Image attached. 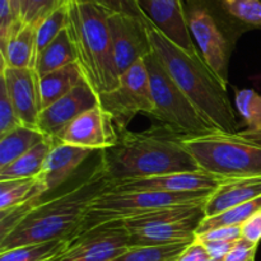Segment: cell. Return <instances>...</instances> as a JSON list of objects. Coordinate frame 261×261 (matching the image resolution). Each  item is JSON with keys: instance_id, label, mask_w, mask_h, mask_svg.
I'll return each mask as SVG.
<instances>
[{"instance_id": "31", "label": "cell", "mask_w": 261, "mask_h": 261, "mask_svg": "<svg viewBox=\"0 0 261 261\" xmlns=\"http://www.w3.org/2000/svg\"><path fill=\"white\" fill-rule=\"evenodd\" d=\"M234 105L237 112L244 120L249 132L261 130V94L255 89H237L234 96Z\"/></svg>"}, {"instance_id": "45", "label": "cell", "mask_w": 261, "mask_h": 261, "mask_svg": "<svg viewBox=\"0 0 261 261\" xmlns=\"http://www.w3.org/2000/svg\"><path fill=\"white\" fill-rule=\"evenodd\" d=\"M208 261H217V260H213V259H211V260H208Z\"/></svg>"}, {"instance_id": "40", "label": "cell", "mask_w": 261, "mask_h": 261, "mask_svg": "<svg viewBox=\"0 0 261 261\" xmlns=\"http://www.w3.org/2000/svg\"><path fill=\"white\" fill-rule=\"evenodd\" d=\"M200 242V241H199ZM208 250V254L211 259L217 261H223L224 257L229 254L232 247L236 242H226V241H212V242H201Z\"/></svg>"}, {"instance_id": "33", "label": "cell", "mask_w": 261, "mask_h": 261, "mask_svg": "<svg viewBox=\"0 0 261 261\" xmlns=\"http://www.w3.org/2000/svg\"><path fill=\"white\" fill-rule=\"evenodd\" d=\"M22 125L13 102L8 94L4 81L0 78V135L7 134L10 130Z\"/></svg>"}, {"instance_id": "1", "label": "cell", "mask_w": 261, "mask_h": 261, "mask_svg": "<svg viewBox=\"0 0 261 261\" xmlns=\"http://www.w3.org/2000/svg\"><path fill=\"white\" fill-rule=\"evenodd\" d=\"M98 162L110 184L201 171L182 137L160 124L144 132L120 133L114 147L101 150Z\"/></svg>"}, {"instance_id": "6", "label": "cell", "mask_w": 261, "mask_h": 261, "mask_svg": "<svg viewBox=\"0 0 261 261\" xmlns=\"http://www.w3.org/2000/svg\"><path fill=\"white\" fill-rule=\"evenodd\" d=\"M182 4L199 53L214 75L228 87L229 60L241 35L212 0H182Z\"/></svg>"}, {"instance_id": "28", "label": "cell", "mask_w": 261, "mask_h": 261, "mask_svg": "<svg viewBox=\"0 0 261 261\" xmlns=\"http://www.w3.org/2000/svg\"><path fill=\"white\" fill-rule=\"evenodd\" d=\"M257 212H261V196L251 201L241 204V205L234 206V208L223 212L218 216L205 218L201 222L196 234L203 233V232L209 231V229L218 228V227L241 226L245 221H247L250 217L256 214Z\"/></svg>"}, {"instance_id": "18", "label": "cell", "mask_w": 261, "mask_h": 261, "mask_svg": "<svg viewBox=\"0 0 261 261\" xmlns=\"http://www.w3.org/2000/svg\"><path fill=\"white\" fill-rule=\"evenodd\" d=\"M94 150L55 142L38 177L46 191H54L65 184Z\"/></svg>"}, {"instance_id": "43", "label": "cell", "mask_w": 261, "mask_h": 261, "mask_svg": "<svg viewBox=\"0 0 261 261\" xmlns=\"http://www.w3.org/2000/svg\"><path fill=\"white\" fill-rule=\"evenodd\" d=\"M60 2H61V3H68L69 0H60Z\"/></svg>"}, {"instance_id": "29", "label": "cell", "mask_w": 261, "mask_h": 261, "mask_svg": "<svg viewBox=\"0 0 261 261\" xmlns=\"http://www.w3.org/2000/svg\"><path fill=\"white\" fill-rule=\"evenodd\" d=\"M68 4L69 2L59 5L53 13H50L37 24V32H36V56L37 58L68 27Z\"/></svg>"}, {"instance_id": "42", "label": "cell", "mask_w": 261, "mask_h": 261, "mask_svg": "<svg viewBox=\"0 0 261 261\" xmlns=\"http://www.w3.org/2000/svg\"><path fill=\"white\" fill-rule=\"evenodd\" d=\"M20 2L22 0H9V4L12 7L13 13L17 17V19L20 20Z\"/></svg>"}, {"instance_id": "2", "label": "cell", "mask_w": 261, "mask_h": 261, "mask_svg": "<svg viewBox=\"0 0 261 261\" xmlns=\"http://www.w3.org/2000/svg\"><path fill=\"white\" fill-rule=\"evenodd\" d=\"M110 180L101 163L70 190L36 204L3 239L0 252L54 240H73L81 233L92 201L107 190Z\"/></svg>"}, {"instance_id": "34", "label": "cell", "mask_w": 261, "mask_h": 261, "mask_svg": "<svg viewBox=\"0 0 261 261\" xmlns=\"http://www.w3.org/2000/svg\"><path fill=\"white\" fill-rule=\"evenodd\" d=\"M87 2L99 5L111 14L132 15V17L140 18V19L149 20L140 8L138 0H87Z\"/></svg>"}, {"instance_id": "16", "label": "cell", "mask_w": 261, "mask_h": 261, "mask_svg": "<svg viewBox=\"0 0 261 261\" xmlns=\"http://www.w3.org/2000/svg\"><path fill=\"white\" fill-rule=\"evenodd\" d=\"M221 178L209 175L204 171L171 175L153 176V177L135 178L110 184L106 191L114 193H135V191H158V193H195V191H213L221 182Z\"/></svg>"}, {"instance_id": "27", "label": "cell", "mask_w": 261, "mask_h": 261, "mask_svg": "<svg viewBox=\"0 0 261 261\" xmlns=\"http://www.w3.org/2000/svg\"><path fill=\"white\" fill-rule=\"evenodd\" d=\"M71 240H54L24 245L0 252V261H54L68 250Z\"/></svg>"}, {"instance_id": "7", "label": "cell", "mask_w": 261, "mask_h": 261, "mask_svg": "<svg viewBox=\"0 0 261 261\" xmlns=\"http://www.w3.org/2000/svg\"><path fill=\"white\" fill-rule=\"evenodd\" d=\"M204 201L178 204L122 219L129 247L163 246L191 242L205 219Z\"/></svg>"}, {"instance_id": "24", "label": "cell", "mask_w": 261, "mask_h": 261, "mask_svg": "<svg viewBox=\"0 0 261 261\" xmlns=\"http://www.w3.org/2000/svg\"><path fill=\"white\" fill-rule=\"evenodd\" d=\"M54 144L55 140L46 138L40 144L17 158L14 162L0 168V181L37 177L42 171L46 158L53 149Z\"/></svg>"}, {"instance_id": "26", "label": "cell", "mask_w": 261, "mask_h": 261, "mask_svg": "<svg viewBox=\"0 0 261 261\" xmlns=\"http://www.w3.org/2000/svg\"><path fill=\"white\" fill-rule=\"evenodd\" d=\"M76 56L68 28L63 31L37 58L35 71L38 78L75 63Z\"/></svg>"}, {"instance_id": "13", "label": "cell", "mask_w": 261, "mask_h": 261, "mask_svg": "<svg viewBox=\"0 0 261 261\" xmlns=\"http://www.w3.org/2000/svg\"><path fill=\"white\" fill-rule=\"evenodd\" d=\"M117 140L119 132L114 119L101 105H97L74 119L56 137L55 142L101 152L114 147Z\"/></svg>"}, {"instance_id": "12", "label": "cell", "mask_w": 261, "mask_h": 261, "mask_svg": "<svg viewBox=\"0 0 261 261\" xmlns=\"http://www.w3.org/2000/svg\"><path fill=\"white\" fill-rule=\"evenodd\" d=\"M112 54L117 73L121 76L135 63L152 54L148 25L150 20L124 14H110Z\"/></svg>"}, {"instance_id": "32", "label": "cell", "mask_w": 261, "mask_h": 261, "mask_svg": "<svg viewBox=\"0 0 261 261\" xmlns=\"http://www.w3.org/2000/svg\"><path fill=\"white\" fill-rule=\"evenodd\" d=\"M63 3L60 0H22L20 20L24 24L37 25L43 18L53 13Z\"/></svg>"}, {"instance_id": "41", "label": "cell", "mask_w": 261, "mask_h": 261, "mask_svg": "<svg viewBox=\"0 0 261 261\" xmlns=\"http://www.w3.org/2000/svg\"><path fill=\"white\" fill-rule=\"evenodd\" d=\"M239 134L241 135V137L246 138V139L261 145V130L260 132H249V130H244V132H240Z\"/></svg>"}, {"instance_id": "17", "label": "cell", "mask_w": 261, "mask_h": 261, "mask_svg": "<svg viewBox=\"0 0 261 261\" xmlns=\"http://www.w3.org/2000/svg\"><path fill=\"white\" fill-rule=\"evenodd\" d=\"M0 78L4 81L20 122L27 126L38 127L41 103L36 71L33 69L9 68L2 63Z\"/></svg>"}, {"instance_id": "36", "label": "cell", "mask_w": 261, "mask_h": 261, "mask_svg": "<svg viewBox=\"0 0 261 261\" xmlns=\"http://www.w3.org/2000/svg\"><path fill=\"white\" fill-rule=\"evenodd\" d=\"M242 239L241 226H231V227H218V228L209 229L195 236V240L200 242H212V241H226V242H236Z\"/></svg>"}, {"instance_id": "38", "label": "cell", "mask_w": 261, "mask_h": 261, "mask_svg": "<svg viewBox=\"0 0 261 261\" xmlns=\"http://www.w3.org/2000/svg\"><path fill=\"white\" fill-rule=\"evenodd\" d=\"M242 239L259 245L261 241V212H257L241 224Z\"/></svg>"}, {"instance_id": "14", "label": "cell", "mask_w": 261, "mask_h": 261, "mask_svg": "<svg viewBox=\"0 0 261 261\" xmlns=\"http://www.w3.org/2000/svg\"><path fill=\"white\" fill-rule=\"evenodd\" d=\"M153 25L191 58H203L186 22L182 0H138Z\"/></svg>"}, {"instance_id": "3", "label": "cell", "mask_w": 261, "mask_h": 261, "mask_svg": "<svg viewBox=\"0 0 261 261\" xmlns=\"http://www.w3.org/2000/svg\"><path fill=\"white\" fill-rule=\"evenodd\" d=\"M152 51L199 114L218 132L237 134L241 122L227 94V87L214 75L203 58L173 45L154 25H148Z\"/></svg>"}, {"instance_id": "8", "label": "cell", "mask_w": 261, "mask_h": 261, "mask_svg": "<svg viewBox=\"0 0 261 261\" xmlns=\"http://www.w3.org/2000/svg\"><path fill=\"white\" fill-rule=\"evenodd\" d=\"M144 61L149 73L153 98V110L149 117L182 138L218 132L199 114L198 110L161 65L153 51Z\"/></svg>"}, {"instance_id": "25", "label": "cell", "mask_w": 261, "mask_h": 261, "mask_svg": "<svg viewBox=\"0 0 261 261\" xmlns=\"http://www.w3.org/2000/svg\"><path fill=\"white\" fill-rule=\"evenodd\" d=\"M45 194L47 191L38 176L0 181V211L15 208L30 201L42 200Z\"/></svg>"}, {"instance_id": "5", "label": "cell", "mask_w": 261, "mask_h": 261, "mask_svg": "<svg viewBox=\"0 0 261 261\" xmlns=\"http://www.w3.org/2000/svg\"><path fill=\"white\" fill-rule=\"evenodd\" d=\"M201 171L221 180L261 177V145L229 133L182 138Z\"/></svg>"}, {"instance_id": "19", "label": "cell", "mask_w": 261, "mask_h": 261, "mask_svg": "<svg viewBox=\"0 0 261 261\" xmlns=\"http://www.w3.org/2000/svg\"><path fill=\"white\" fill-rule=\"evenodd\" d=\"M261 196V177L222 180L204 203L205 218Z\"/></svg>"}, {"instance_id": "39", "label": "cell", "mask_w": 261, "mask_h": 261, "mask_svg": "<svg viewBox=\"0 0 261 261\" xmlns=\"http://www.w3.org/2000/svg\"><path fill=\"white\" fill-rule=\"evenodd\" d=\"M211 256L208 254V250L204 246V244L199 242L198 240H194L185 251L181 254L177 261H208Z\"/></svg>"}, {"instance_id": "4", "label": "cell", "mask_w": 261, "mask_h": 261, "mask_svg": "<svg viewBox=\"0 0 261 261\" xmlns=\"http://www.w3.org/2000/svg\"><path fill=\"white\" fill-rule=\"evenodd\" d=\"M107 12L87 0H69L68 31L75 50L76 63L87 83L97 94L119 86L120 75L112 54Z\"/></svg>"}, {"instance_id": "22", "label": "cell", "mask_w": 261, "mask_h": 261, "mask_svg": "<svg viewBox=\"0 0 261 261\" xmlns=\"http://www.w3.org/2000/svg\"><path fill=\"white\" fill-rule=\"evenodd\" d=\"M46 135L38 127L19 125L7 134L0 135V168L14 162L46 139Z\"/></svg>"}, {"instance_id": "35", "label": "cell", "mask_w": 261, "mask_h": 261, "mask_svg": "<svg viewBox=\"0 0 261 261\" xmlns=\"http://www.w3.org/2000/svg\"><path fill=\"white\" fill-rule=\"evenodd\" d=\"M22 24V20L17 19L13 13L9 0H0V45L7 42L14 31Z\"/></svg>"}, {"instance_id": "11", "label": "cell", "mask_w": 261, "mask_h": 261, "mask_svg": "<svg viewBox=\"0 0 261 261\" xmlns=\"http://www.w3.org/2000/svg\"><path fill=\"white\" fill-rule=\"evenodd\" d=\"M129 249V233L121 221L107 222L71 240L54 261H112Z\"/></svg>"}, {"instance_id": "15", "label": "cell", "mask_w": 261, "mask_h": 261, "mask_svg": "<svg viewBox=\"0 0 261 261\" xmlns=\"http://www.w3.org/2000/svg\"><path fill=\"white\" fill-rule=\"evenodd\" d=\"M97 105H99L98 94L86 81L81 82L68 94L40 112L38 129L46 137L55 140L74 119Z\"/></svg>"}, {"instance_id": "21", "label": "cell", "mask_w": 261, "mask_h": 261, "mask_svg": "<svg viewBox=\"0 0 261 261\" xmlns=\"http://www.w3.org/2000/svg\"><path fill=\"white\" fill-rule=\"evenodd\" d=\"M83 81L86 79L76 61L38 78L41 111L68 94Z\"/></svg>"}, {"instance_id": "10", "label": "cell", "mask_w": 261, "mask_h": 261, "mask_svg": "<svg viewBox=\"0 0 261 261\" xmlns=\"http://www.w3.org/2000/svg\"><path fill=\"white\" fill-rule=\"evenodd\" d=\"M99 105L112 116L117 132L127 130L137 115L149 116L153 110L149 73L144 59L135 63L120 76L119 86L98 96Z\"/></svg>"}, {"instance_id": "37", "label": "cell", "mask_w": 261, "mask_h": 261, "mask_svg": "<svg viewBox=\"0 0 261 261\" xmlns=\"http://www.w3.org/2000/svg\"><path fill=\"white\" fill-rule=\"evenodd\" d=\"M257 246L259 245L252 244L245 239H240L223 261H249L250 259H254L256 256Z\"/></svg>"}, {"instance_id": "23", "label": "cell", "mask_w": 261, "mask_h": 261, "mask_svg": "<svg viewBox=\"0 0 261 261\" xmlns=\"http://www.w3.org/2000/svg\"><path fill=\"white\" fill-rule=\"evenodd\" d=\"M223 17L242 35L261 28V0H212Z\"/></svg>"}, {"instance_id": "30", "label": "cell", "mask_w": 261, "mask_h": 261, "mask_svg": "<svg viewBox=\"0 0 261 261\" xmlns=\"http://www.w3.org/2000/svg\"><path fill=\"white\" fill-rule=\"evenodd\" d=\"M191 242L163 245V246L129 247L124 254L112 261H177Z\"/></svg>"}, {"instance_id": "9", "label": "cell", "mask_w": 261, "mask_h": 261, "mask_svg": "<svg viewBox=\"0 0 261 261\" xmlns=\"http://www.w3.org/2000/svg\"><path fill=\"white\" fill-rule=\"evenodd\" d=\"M212 191L195 193H158V191H135V193H114L103 191L92 201L86 214L81 233L107 222L122 221L130 217L157 211L178 204L196 203L206 200ZM78 234V236H79Z\"/></svg>"}, {"instance_id": "44", "label": "cell", "mask_w": 261, "mask_h": 261, "mask_svg": "<svg viewBox=\"0 0 261 261\" xmlns=\"http://www.w3.org/2000/svg\"><path fill=\"white\" fill-rule=\"evenodd\" d=\"M249 261H255V257H254V259H250Z\"/></svg>"}, {"instance_id": "20", "label": "cell", "mask_w": 261, "mask_h": 261, "mask_svg": "<svg viewBox=\"0 0 261 261\" xmlns=\"http://www.w3.org/2000/svg\"><path fill=\"white\" fill-rule=\"evenodd\" d=\"M36 32L37 25L24 24L17 28L9 40L0 45L2 63L9 68H36Z\"/></svg>"}]
</instances>
